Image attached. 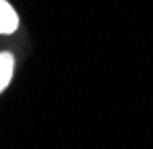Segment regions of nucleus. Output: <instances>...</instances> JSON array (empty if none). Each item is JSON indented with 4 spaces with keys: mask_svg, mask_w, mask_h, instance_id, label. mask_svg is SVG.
I'll list each match as a JSON object with an SVG mask.
<instances>
[{
    "mask_svg": "<svg viewBox=\"0 0 153 149\" xmlns=\"http://www.w3.org/2000/svg\"><path fill=\"white\" fill-rule=\"evenodd\" d=\"M13 71H15V58L8 52L0 54V93L6 89V85L13 79Z\"/></svg>",
    "mask_w": 153,
    "mask_h": 149,
    "instance_id": "nucleus-2",
    "label": "nucleus"
},
{
    "mask_svg": "<svg viewBox=\"0 0 153 149\" xmlns=\"http://www.w3.org/2000/svg\"><path fill=\"white\" fill-rule=\"evenodd\" d=\"M17 27H19V15L6 0H0V33L4 35L15 33Z\"/></svg>",
    "mask_w": 153,
    "mask_h": 149,
    "instance_id": "nucleus-1",
    "label": "nucleus"
}]
</instances>
